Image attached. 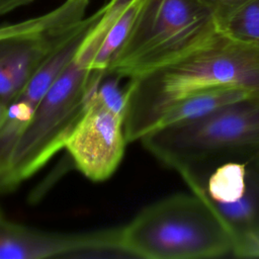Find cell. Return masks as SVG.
Segmentation results:
<instances>
[{
	"instance_id": "obj_8",
	"label": "cell",
	"mask_w": 259,
	"mask_h": 259,
	"mask_svg": "<svg viewBox=\"0 0 259 259\" xmlns=\"http://www.w3.org/2000/svg\"><path fill=\"white\" fill-rule=\"evenodd\" d=\"M96 91L67 138L64 149L86 178L101 182L116 171L127 140L124 116L108 107Z\"/></svg>"
},
{
	"instance_id": "obj_5",
	"label": "cell",
	"mask_w": 259,
	"mask_h": 259,
	"mask_svg": "<svg viewBox=\"0 0 259 259\" xmlns=\"http://www.w3.org/2000/svg\"><path fill=\"white\" fill-rule=\"evenodd\" d=\"M178 173L221 219L233 254L259 257V150L198 161Z\"/></svg>"
},
{
	"instance_id": "obj_2",
	"label": "cell",
	"mask_w": 259,
	"mask_h": 259,
	"mask_svg": "<svg viewBox=\"0 0 259 259\" xmlns=\"http://www.w3.org/2000/svg\"><path fill=\"white\" fill-rule=\"evenodd\" d=\"M127 257L213 258L233 253L231 236L212 208L196 193H178L143 208L120 228Z\"/></svg>"
},
{
	"instance_id": "obj_15",
	"label": "cell",
	"mask_w": 259,
	"mask_h": 259,
	"mask_svg": "<svg viewBox=\"0 0 259 259\" xmlns=\"http://www.w3.org/2000/svg\"><path fill=\"white\" fill-rule=\"evenodd\" d=\"M11 31H12V29H11V26L9 24L0 25V38L9 35L11 33Z\"/></svg>"
},
{
	"instance_id": "obj_3",
	"label": "cell",
	"mask_w": 259,
	"mask_h": 259,
	"mask_svg": "<svg viewBox=\"0 0 259 259\" xmlns=\"http://www.w3.org/2000/svg\"><path fill=\"white\" fill-rule=\"evenodd\" d=\"M220 31L199 0H146L106 74L135 79L204 44Z\"/></svg>"
},
{
	"instance_id": "obj_10",
	"label": "cell",
	"mask_w": 259,
	"mask_h": 259,
	"mask_svg": "<svg viewBox=\"0 0 259 259\" xmlns=\"http://www.w3.org/2000/svg\"><path fill=\"white\" fill-rule=\"evenodd\" d=\"M258 94L259 92L257 91L239 86H220L202 90L186 97L172 107L158 127L194 120L231 102Z\"/></svg>"
},
{
	"instance_id": "obj_6",
	"label": "cell",
	"mask_w": 259,
	"mask_h": 259,
	"mask_svg": "<svg viewBox=\"0 0 259 259\" xmlns=\"http://www.w3.org/2000/svg\"><path fill=\"white\" fill-rule=\"evenodd\" d=\"M140 142L177 172L205 159L259 150V94L194 120L158 127Z\"/></svg>"
},
{
	"instance_id": "obj_4",
	"label": "cell",
	"mask_w": 259,
	"mask_h": 259,
	"mask_svg": "<svg viewBox=\"0 0 259 259\" xmlns=\"http://www.w3.org/2000/svg\"><path fill=\"white\" fill-rule=\"evenodd\" d=\"M105 75V71L84 68L74 59L57 78L18 140L7 175V192L34 175L64 149Z\"/></svg>"
},
{
	"instance_id": "obj_9",
	"label": "cell",
	"mask_w": 259,
	"mask_h": 259,
	"mask_svg": "<svg viewBox=\"0 0 259 259\" xmlns=\"http://www.w3.org/2000/svg\"><path fill=\"white\" fill-rule=\"evenodd\" d=\"M146 0H110L89 29L75 61L84 68L106 69L130 34Z\"/></svg>"
},
{
	"instance_id": "obj_13",
	"label": "cell",
	"mask_w": 259,
	"mask_h": 259,
	"mask_svg": "<svg viewBox=\"0 0 259 259\" xmlns=\"http://www.w3.org/2000/svg\"><path fill=\"white\" fill-rule=\"evenodd\" d=\"M214 16L220 30L240 8L253 0H199Z\"/></svg>"
},
{
	"instance_id": "obj_11",
	"label": "cell",
	"mask_w": 259,
	"mask_h": 259,
	"mask_svg": "<svg viewBox=\"0 0 259 259\" xmlns=\"http://www.w3.org/2000/svg\"><path fill=\"white\" fill-rule=\"evenodd\" d=\"M36 105L15 97L7 105V113L0 127V194L6 193L7 175L18 140L31 118Z\"/></svg>"
},
{
	"instance_id": "obj_1",
	"label": "cell",
	"mask_w": 259,
	"mask_h": 259,
	"mask_svg": "<svg viewBox=\"0 0 259 259\" xmlns=\"http://www.w3.org/2000/svg\"><path fill=\"white\" fill-rule=\"evenodd\" d=\"M124 131L127 143L156 130L168 111L186 97L220 86L259 92V45L219 31L182 57L127 80Z\"/></svg>"
},
{
	"instance_id": "obj_12",
	"label": "cell",
	"mask_w": 259,
	"mask_h": 259,
	"mask_svg": "<svg viewBox=\"0 0 259 259\" xmlns=\"http://www.w3.org/2000/svg\"><path fill=\"white\" fill-rule=\"evenodd\" d=\"M221 31L238 40L259 45V0H253L240 8Z\"/></svg>"
},
{
	"instance_id": "obj_7",
	"label": "cell",
	"mask_w": 259,
	"mask_h": 259,
	"mask_svg": "<svg viewBox=\"0 0 259 259\" xmlns=\"http://www.w3.org/2000/svg\"><path fill=\"white\" fill-rule=\"evenodd\" d=\"M127 257L120 228L60 233L30 228L8 219L0 208V259Z\"/></svg>"
},
{
	"instance_id": "obj_14",
	"label": "cell",
	"mask_w": 259,
	"mask_h": 259,
	"mask_svg": "<svg viewBox=\"0 0 259 259\" xmlns=\"http://www.w3.org/2000/svg\"><path fill=\"white\" fill-rule=\"evenodd\" d=\"M0 1H3V2L7 3L8 5H10V6L15 10V9L20 8V7H22V6L28 5V4H30L31 2L35 1V0H0Z\"/></svg>"
},
{
	"instance_id": "obj_16",
	"label": "cell",
	"mask_w": 259,
	"mask_h": 259,
	"mask_svg": "<svg viewBox=\"0 0 259 259\" xmlns=\"http://www.w3.org/2000/svg\"><path fill=\"white\" fill-rule=\"evenodd\" d=\"M6 113H7V105L4 104L2 101H0V127L5 119Z\"/></svg>"
}]
</instances>
